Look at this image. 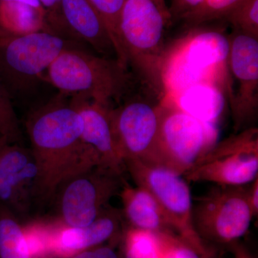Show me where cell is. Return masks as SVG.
<instances>
[{"instance_id": "cell-19", "label": "cell", "mask_w": 258, "mask_h": 258, "mask_svg": "<svg viewBox=\"0 0 258 258\" xmlns=\"http://www.w3.org/2000/svg\"><path fill=\"white\" fill-rule=\"evenodd\" d=\"M43 12L18 2H1L0 29L13 35H21L45 30Z\"/></svg>"}, {"instance_id": "cell-34", "label": "cell", "mask_w": 258, "mask_h": 258, "mask_svg": "<svg viewBox=\"0 0 258 258\" xmlns=\"http://www.w3.org/2000/svg\"><path fill=\"white\" fill-rule=\"evenodd\" d=\"M158 2H159V4H160L161 6L164 9L169 10V8L166 6L165 0H158Z\"/></svg>"}, {"instance_id": "cell-1", "label": "cell", "mask_w": 258, "mask_h": 258, "mask_svg": "<svg viewBox=\"0 0 258 258\" xmlns=\"http://www.w3.org/2000/svg\"><path fill=\"white\" fill-rule=\"evenodd\" d=\"M26 128L40 169L41 205L49 203L57 185L69 174L84 166H102L83 143L82 117L72 103L45 105L30 115Z\"/></svg>"}, {"instance_id": "cell-20", "label": "cell", "mask_w": 258, "mask_h": 258, "mask_svg": "<svg viewBox=\"0 0 258 258\" xmlns=\"http://www.w3.org/2000/svg\"><path fill=\"white\" fill-rule=\"evenodd\" d=\"M0 258H31L23 223L0 205Z\"/></svg>"}, {"instance_id": "cell-16", "label": "cell", "mask_w": 258, "mask_h": 258, "mask_svg": "<svg viewBox=\"0 0 258 258\" xmlns=\"http://www.w3.org/2000/svg\"><path fill=\"white\" fill-rule=\"evenodd\" d=\"M60 10L64 31L89 44L102 56L117 59L108 29L88 0H61Z\"/></svg>"}, {"instance_id": "cell-21", "label": "cell", "mask_w": 258, "mask_h": 258, "mask_svg": "<svg viewBox=\"0 0 258 258\" xmlns=\"http://www.w3.org/2000/svg\"><path fill=\"white\" fill-rule=\"evenodd\" d=\"M121 258H159L156 234L125 225L120 240Z\"/></svg>"}, {"instance_id": "cell-27", "label": "cell", "mask_w": 258, "mask_h": 258, "mask_svg": "<svg viewBox=\"0 0 258 258\" xmlns=\"http://www.w3.org/2000/svg\"><path fill=\"white\" fill-rule=\"evenodd\" d=\"M120 240L109 242L107 244H101L79 252L70 258H121L120 251L117 250L115 246L120 243Z\"/></svg>"}, {"instance_id": "cell-10", "label": "cell", "mask_w": 258, "mask_h": 258, "mask_svg": "<svg viewBox=\"0 0 258 258\" xmlns=\"http://www.w3.org/2000/svg\"><path fill=\"white\" fill-rule=\"evenodd\" d=\"M160 118V103L143 98L112 108L113 133L123 164L128 160L157 164Z\"/></svg>"}, {"instance_id": "cell-17", "label": "cell", "mask_w": 258, "mask_h": 258, "mask_svg": "<svg viewBox=\"0 0 258 258\" xmlns=\"http://www.w3.org/2000/svg\"><path fill=\"white\" fill-rule=\"evenodd\" d=\"M118 195L125 225L154 234H176L160 205L147 189L124 181Z\"/></svg>"}, {"instance_id": "cell-35", "label": "cell", "mask_w": 258, "mask_h": 258, "mask_svg": "<svg viewBox=\"0 0 258 258\" xmlns=\"http://www.w3.org/2000/svg\"><path fill=\"white\" fill-rule=\"evenodd\" d=\"M0 4H1V1H0ZM5 32L3 31L2 29H0V36H3V35H5Z\"/></svg>"}, {"instance_id": "cell-6", "label": "cell", "mask_w": 258, "mask_h": 258, "mask_svg": "<svg viewBox=\"0 0 258 258\" xmlns=\"http://www.w3.org/2000/svg\"><path fill=\"white\" fill-rule=\"evenodd\" d=\"M249 185H215L193 201L194 227L204 242L223 250L247 233L254 218Z\"/></svg>"}, {"instance_id": "cell-18", "label": "cell", "mask_w": 258, "mask_h": 258, "mask_svg": "<svg viewBox=\"0 0 258 258\" xmlns=\"http://www.w3.org/2000/svg\"><path fill=\"white\" fill-rule=\"evenodd\" d=\"M178 95L179 98L176 103H166L198 119L217 124L223 111L224 99L215 86L210 83H200L186 88Z\"/></svg>"}, {"instance_id": "cell-4", "label": "cell", "mask_w": 258, "mask_h": 258, "mask_svg": "<svg viewBox=\"0 0 258 258\" xmlns=\"http://www.w3.org/2000/svg\"><path fill=\"white\" fill-rule=\"evenodd\" d=\"M123 174L98 164L88 165L61 180L49 203L53 205L50 217L64 225H89L110 208V201L119 194Z\"/></svg>"}, {"instance_id": "cell-30", "label": "cell", "mask_w": 258, "mask_h": 258, "mask_svg": "<svg viewBox=\"0 0 258 258\" xmlns=\"http://www.w3.org/2000/svg\"><path fill=\"white\" fill-rule=\"evenodd\" d=\"M249 198L254 216L258 215V178L249 185Z\"/></svg>"}, {"instance_id": "cell-29", "label": "cell", "mask_w": 258, "mask_h": 258, "mask_svg": "<svg viewBox=\"0 0 258 258\" xmlns=\"http://www.w3.org/2000/svg\"><path fill=\"white\" fill-rule=\"evenodd\" d=\"M204 0H173L172 7L169 10L171 18L181 19L186 13L199 6Z\"/></svg>"}, {"instance_id": "cell-2", "label": "cell", "mask_w": 258, "mask_h": 258, "mask_svg": "<svg viewBox=\"0 0 258 258\" xmlns=\"http://www.w3.org/2000/svg\"><path fill=\"white\" fill-rule=\"evenodd\" d=\"M171 18L158 0H124L120 13V38L127 64L158 96H164V31Z\"/></svg>"}, {"instance_id": "cell-15", "label": "cell", "mask_w": 258, "mask_h": 258, "mask_svg": "<svg viewBox=\"0 0 258 258\" xmlns=\"http://www.w3.org/2000/svg\"><path fill=\"white\" fill-rule=\"evenodd\" d=\"M177 58L169 62L175 66L190 81L196 84L208 83L210 74L227 64L229 53L228 37L217 32H198L189 37Z\"/></svg>"}, {"instance_id": "cell-23", "label": "cell", "mask_w": 258, "mask_h": 258, "mask_svg": "<svg viewBox=\"0 0 258 258\" xmlns=\"http://www.w3.org/2000/svg\"><path fill=\"white\" fill-rule=\"evenodd\" d=\"M159 258H222V249L215 248L209 252H202L191 244L173 233H159Z\"/></svg>"}, {"instance_id": "cell-13", "label": "cell", "mask_w": 258, "mask_h": 258, "mask_svg": "<svg viewBox=\"0 0 258 258\" xmlns=\"http://www.w3.org/2000/svg\"><path fill=\"white\" fill-rule=\"evenodd\" d=\"M48 258H70L74 254L121 238L125 222L121 211L110 207L89 225L72 227L50 216L42 217Z\"/></svg>"}, {"instance_id": "cell-11", "label": "cell", "mask_w": 258, "mask_h": 258, "mask_svg": "<svg viewBox=\"0 0 258 258\" xmlns=\"http://www.w3.org/2000/svg\"><path fill=\"white\" fill-rule=\"evenodd\" d=\"M0 205L23 223L40 203V169L31 149L8 143L0 153Z\"/></svg>"}, {"instance_id": "cell-3", "label": "cell", "mask_w": 258, "mask_h": 258, "mask_svg": "<svg viewBox=\"0 0 258 258\" xmlns=\"http://www.w3.org/2000/svg\"><path fill=\"white\" fill-rule=\"evenodd\" d=\"M47 71L49 81L64 94L104 106L119 101L130 85L128 68L116 58L95 55L69 45Z\"/></svg>"}, {"instance_id": "cell-32", "label": "cell", "mask_w": 258, "mask_h": 258, "mask_svg": "<svg viewBox=\"0 0 258 258\" xmlns=\"http://www.w3.org/2000/svg\"><path fill=\"white\" fill-rule=\"evenodd\" d=\"M1 2H18V3H25V4L30 5L33 8L43 12L45 14V10L42 8V5H40L39 0H0Z\"/></svg>"}, {"instance_id": "cell-22", "label": "cell", "mask_w": 258, "mask_h": 258, "mask_svg": "<svg viewBox=\"0 0 258 258\" xmlns=\"http://www.w3.org/2000/svg\"><path fill=\"white\" fill-rule=\"evenodd\" d=\"M104 22L114 45L116 57L125 67L128 68L120 42L119 23L120 13L124 0H88Z\"/></svg>"}, {"instance_id": "cell-26", "label": "cell", "mask_w": 258, "mask_h": 258, "mask_svg": "<svg viewBox=\"0 0 258 258\" xmlns=\"http://www.w3.org/2000/svg\"><path fill=\"white\" fill-rule=\"evenodd\" d=\"M0 137L9 144H23V134L12 99L0 81Z\"/></svg>"}, {"instance_id": "cell-31", "label": "cell", "mask_w": 258, "mask_h": 258, "mask_svg": "<svg viewBox=\"0 0 258 258\" xmlns=\"http://www.w3.org/2000/svg\"><path fill=\"white\" fill-rule=\"evenodd\" d=\"M227 249L232 254L233 258H254L240 241L231 244Z\"/></svg>"}, {"instance_id": "cell-8", "label": "cell", "mask_w": 258, "mask_h": 258, "mask_svg": "<svg viewBox=\"0 0 258 258\" xmlns=\"http://www.w3.org/2000/svg\"><path fill=\"white\" fill-rule=\"evenodd\" d=\"M160 105L157 164L184 176L218 142L219 129L169 103Z\"/></svg>"}, {"instance_id": "cell-14", "label": "cell", "mask_w": 258, "mask_h": 258, "mask_svg": "<svg viewBox=\"0 0 258 258\" xmlns=\"http://www.w3.org/2000/svg\"><path fill=\"white\" fill-rule=\"evenodd\" d=\"M71 103L82 117L83 143L96 154L102 166L123 174L124 164L113 133L111 106L79 98Z\"/></svg>"}, {"instance_id": "cell-33", "label": "cell", "mask_w": 258, "mask_h": 258, "mask_svg": "<svg viewBox=\"0 0 258 258\" xmlns=\"http://www.w3.org/2000/svg\"><path fill=\"white\" fill-rule=\"evenodd\" d=\"M8 143V142L7 141L6 139L4 138V137H0V153H1L2 150H3V147Z\"/></svg>"}, {"instance_id": "cell-5", "label": "cell", "mask_w": 258, "mask_h": 258, "mask_svg": "<svg viewBox=\"0 0 258 258\" xmlns=\"http://www.w3.org/2000/svg\"><path fill=\"white\" fill-rule=\"evenodd\" d=\"M68 46L62 37L46 30L0 36V81L11 99L30 93Z\"/></svg>"}, {"instance_id": "cell-25", "label": "cell", "mask_w": 258, "mask_h": 258, "mask_svg": "<svg viewBox=\"0 0 258 258\" xmlns=\"http://www.w3.org/2000/svg\"><path fill=\"white\" fill-rule=\"evenodd\" d=\"M233 30L258 40V0H244L223 18Z\"/></svg>"}, {"instance_id": "cell-28", "label": "cell", "mask_w": 258, "mask_h": 258, "mask_svg": "<svg viewBox=\"0 0 258 258\" xmlns=\"http://www.w3.org/2000/svg\"><path fill=\"white\" fill-rule=\"evenodd\" d=\"M45 12L46 27H51L55 30H64L62 16H61V0H39Z\"/></svg>"}, {"instance_id": "cell-7", "label": "cell", "mask_w": 258, "mask_h": 258, "mask_svg": "<svg viewBox=\"0 0 258 258\" xmlns=\"http://www.w3.org/2000/svg\"><path fill=\"white\" fill-rule=\"evenodd\" d=\"M124 166L136 185L156 199L176 235L200 252H209L215 248L204 242L195 230L192 195L184 176L149 161H125Z\"/></svg>"}, {"instance_id": "cell-9", "label": "cell", "mask_w": 258, "mask_h": 258, "mask_svg": "<svg viewBox=\"0 0 258 258\" xmlns=\"http://www.w3.org/2000/svg\"><path fill=\"white\" fill-rule=\"evenodd\" d=\"M188 182L242 186L258 178V129L252 126L218 141L184 176Z\"/></svg>"}, {"instance_id": "cell-24", "label": "cell", "mask_w": 258, "mask_h": 258, "mask_svg": "<svg viewBox=\"0 0 258 258\" xmlns=\"http://www.w3.org/2000/svg\"><path fill=\"white\" fill-rule=\"evenodd\" d=\"M244 0H204L181 19L186 25L197 27L213 20H221Z\"/></svg>"}, {"instance_id": "cell-12", "label": "cell", "mask_w": 258, "mask_h": 258, "mask_svg": "<svg viewBox=\"0 0 258 258\" xmlns=\"http://www.w3.org/2000/svg\"><path fill=\"white\" fill-rule=\"evenodd\" d=\"M228 64L237 89L230 95L235 133L252 125L258 108V40L233 30L229 35Z\"/></svg>"}]
</instances>
